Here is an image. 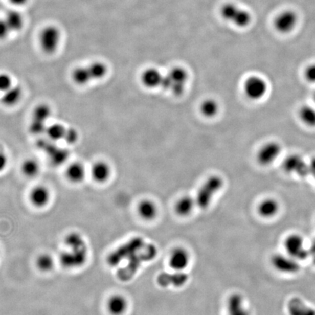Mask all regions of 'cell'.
Wrapping results in <instances>:
<instances>
[{
    "instance_id": "cell-1",
    "label": "cell",
    "mask_w": 315,
    "mask_h": 315,
    "mask_svg": "<svg viewBox=\"0 0 315 315\" xmlns=\"http://www.w3.org/2000/svg\"><path fill=\"white\" fill-rule=\"evenodd\" d=\"M66 250L60 254L59 263L66 269L81 268L88 261V249L85 238L80 233L72 232L65 236Z\"/></svg>"
},
{
    "instance_id": "cell-2",
    "label": "cell",
    "mask_w": 315,
    "mask_h": 315,
    "mask_svg": "<svg viewBox=\"0 0 315 315\" xmlns=\"http://www.w3.org/2000/svg\"><path fill=\"white\" fill-rule=\"evenodd\" d=\"M107 73V65L102 61H95L85 66L75 68L72 73V80L76 85L85 86L92 82L105 78Z\"/></svg>"
},
{
    "instance_id": "cell-3",
    "label": "cell",
    "mask_w": 315,
    "mask_h": 315,
    "mask_svg": "<svg viewBox=\"0 0 315 315\" xmlns=\"http://www.w3.org/2000/svg\"><path fill=\"white\" fill-rule=\"evenodd\" d=\"M157 255V249L153 244H145L140 251L128 259L127 264L118 272V278L122 281L131 280L144 262L152 261Z\"/></svg>"
},
{
    "instance_id": "cell-4",
    "label": "cell",
    "mask_w": 315,
    "mask_h": 315,
    "mask_svg": "<svg viewBox=\"0 0 315 315\" xmlns=\"http://www.w3.org/2000/svg\"><path fill=\"white\" fill-rule=\"evenodd\" d=\"M220 13L222 19L239 28L248 27L252 21L251 13L236 3H227L222 5Z\"/></svg>"
},
{
    "instance_id": "cell-5",
    "label": "cell",
    "mask_w": 315,
    "mask_h": 315,
    "mask_svg": "<svg viewBox=\"0 0 315 315\" xmlns=\"http://www.w3.org/2000/svg\"><path fill=\"white\" fill-rule=\"evenodd\" d=\"M222 186L223 181L219 176L209 177L197 193L195 198L197 206L201 209H207L211 204L213 197L221 189Z\"/></svg>"
},
{
    "instance_id": "cell-6",
    "label": "cell",
    "mask_w": 315,
    "mask_h": 315,
    "mask_svg": "<svg viewBox=\"0 0 315 315\" xmlns=\"http://www.w3.org/2000/svg\"><path fill=\"white\" fill-rule=\"evenodd\" d=\"M188 80V72L184 68L176 66L164 75L162 88L171 91L174 95L181 96L184 92Z\"/></svg>"
},
{
    "instance_id": "cell-7",
    "label": "cell",
    "mask_w": 315,
    "mask_h": 315,
    "mask_svg": "<svg viewBox=\"0 0 315 315\" xmlns=\"http://www.w3.org/2000/svg\"><path fill=\"white\" fill-rule=\"evenodd\" d=\"M145 245L143 238L134 237L118 248L108 258V263L110 266H117L123 260L129 259L133 255Z\"/></svg>"
},
{
    "instance_id": "cell-8",
    "label": "cell",
    "mask_w": 315,
    "mask_h": 315,
    "mask_svg": "<svg viewBox=\"0 0 315 315\" xmlns=\"http://www.w3.org/2000/svg\"><path fill=\"white\" fill-rule=\"evenodd\" d=\"M61 40V31L56 26H47L39 34V46L46 54H54L59 49Z\"/></svg>"
},
{
    "instance_id": "cell-9",
    "label": "cell",
    "mask_w": 315,
    "mask_h": 315,
    "mask_svg": "<svg viewBox=\"0 0 315 315\" xmlns=\"http://www.w3.org/2000/svg\"><path fill=\"white\" fill-rule=\"evenodd\" d=\"M52 110L47 104H40L35 107L32 115L30 123V131L34 135L46 133L48 121L51 117Z\"/></svg>"
},
{
    "instance_id": "cell-10",
    "label": "cell",
    "mask_w": 315,
    "mask_h": 315,
    "mask_svg": "<svg viewBox=\"0 0 315 315\" xmlns=\"http://www.w3.org/2000/svg\"><path fill=\"white\" fill-rule=\"evenodd\" d=\"M285 248L287 255L297 261H303L308 258L309 255V250L304 246V239L298 234H290L284 241Z\"/></svg>"
},
{
    "instance_id": "cell-11",
    "label": "cell",
    "mask_w": 315,
    "mask_h": 315,
    "mask_svg": "<svg viewBox=\"0 0 315 315\" xmlns=\"http://www.w3.org/2000/svg\"><path fill=\"white\" fill-rule=\"evenodd\" d=\"M244 94L253 101L261 100L266 95L268 85L266 80L258 75H252L246 79L244 85Z\"/></svg>"
},
{
    "instance_id": "cell-12",
    "label": "cell",
    "mask_w": 315,
    "mask_h": 315,
    "mask_svg": "<svg viewBox=\"0 0 315 315\" xmlns=\"http://www.w3.org/2000/svg\"><path fill=\"white\" fill-rule=\"evenodd\" d=\"M282 151V147L277 141H270L262 145L257 153V162L262 167H268L277 161Z\"/></svg>"
},
{
    "instance_id": "cell-13",
    "label": "cell",
    "mask_w": 315,
    "mask_h": 315,
    "mask_svg": "<svg viewBox=\"0 0 315 315\" xmlns=\"http://www.w3.org/2000/svg\"><path fill=\"white\" fill-rule=\"evenodd\" d=\"M299 21V16L292 10H285L281 12L274 20V27L279 33L285 35L295 30Z\"/></svg>"
},
{
    "instance_id": "cell-14",
    "label": "cell",
    "mask_w": 315,
    "mask_h": 315,
    "mask_svg": "<svg viewBox=\"0 0 315 315\" xmlns=\"http://www.w3.org/2000/svg\"><path fill=\"white\" fill-rule=\"evenodd\" d=\"M284 171L288 174H296L300 177H306L309 175L308 164L304 161V158L299 154H291L288 155L282 164Z\"/></svg>"
},
{
    "instance_id": "cell-15",
    "label": "cell",
    "mask_w": 315,
    "mask_h": 315,
    "mask_svg": "<svg viewBox=\"0 0 315 315\" xmlns=\"http://www.w3.org/2000/svg\"><path fill=\"white\" fill-rule=\"evenodd\" d=\"M271 263L275 270L282 274L294 275L300 270V265L297 260L288 255H274L271 258Z\"/></svg>"
},
{
    "instance_id": "cell-16",
    "label": "cell",
    "mask_w": 315,
    "mask_h": 315,
    "mask_svg": "<svg viewBox=\"0 0 315 315\" xmlns=\"http://www.w3.org/2000/svg\"><path fill=\"white\" fill-rule=\"evenodd\" d=\"M55 142L48 139L46 141L41 142L40 148L49 155L51 162L56 165H61L66 162L70 153L66 149L59 148L54 144Z\"/></svg>"
},
{
    "instance_id": "cell-17",
    "label": "cell",
    "mask_w": 315,
    "mask_h": 315,
    "mask_svg": "<svg viewBox=\"0 0 315 315\" xmlns=\"http://www.w3.org/2000/svg\"><path fill=\"white\" fill-rule=\"evenodd\" d=\"M189 276L183 272H177L175 273L160 274L157 277V283L162 287H168L172 286L174 287H181L187 283Z\"/></svg>"
},
{
    "instance_id": "cell-18",
    "label": "cell",
    "mask_w": 315,
    "mask_h": 315,
    "mask_svg": "<svg viewBox=\"0 0 315 315\" xmlns=\"http://www.w3.org/2000/svg\"><path fill=\"white\" fill-rule=\"evenodd\" d=\"M51 196V191L46 186H37L31 190L29 198L33 206L42 208L49 205Z\"/></svg>"
},
{
    "instance_id": "cell-19",
    "label": "cell",
    "mask_w": 315,
    "mask_h": 315,
    "mask_svg": "<svg viewBox=\"0 0 315 315\" xmlns=\"http://www.w3.org/2000/svg\"><path fill=\"white\" fill-rule=\"evenodd\" d=\"M190 262L188 252L184 248H177L172 251L169 258V266L176 272H183Z\"/></svg>"
},
{
    "instance_id": "cell-20",
    "label": "cell",
    "mask_w": 315,
    "mask_h": 315,
    "mask_svg": "<svg viewBox=\"0 0 315 315\" xmlns=\"http://www.w3.org/2000/svg\"><path fill=\"white\" fill-rule=\"evenodd\" d=\"M23 97V90L20 86L13 84L10 88L0 94V102L5 107H11L17 105Z\"/></svg>"
},
{
    "instance_id": "cell-21",
    "label": "cell",
    "mask_w": 315,
    "mask_h": 315,
    "mask_svg": "<svg viewBox=\"0 0 315 315\" xmlns=\"http://www.w3.org/2000/svg\"><path fill=\"white\" fill-rule=\"evenodd\" d=\"M227 315H251L241 294H233L227 301Z\"/></svg>"
},
{
    "instance_id": "cell-22",
    "label": "cell",
    "mask_w": 315,
    "mask_h": 315,
    "mask_svg": "<svg viewBox=\"0 0 315 315\" xmlns=\"http://www.w3.org/2000/svg\"><path fill=\"white\" fill-rule=\"evenodd\" d=\"M91 175L96 183H106L111 176L110 166L104 161H98L92 165Z\"/></svg>"
},
{
    "instance_id": "cell-23",
    "label": "cell",
    "mask_w": 315,
    "mask_h": 315,
    "mask_svg": "<svg viewBox=\"0 0 315 315\" xmlns=\"http://www.w3.org/2000/svg\"><path fill=\"white\" fill-rule=\"evenodd\" d=\"M86 177V169L82 163H71L66 169V177L73 184L83 183Z\"/></svg>"
},
{
    "instance_id": "cell-24",
    "label": "cell",
    "mask_w": 315,
    "mask_h": 315,
    "mask_svg": "<svg viewBox=\"0 0 315 315\" xmlns=\"http://www.w3.org/2000/svg\"><path fill=\"white\" fill-rule=\"evenodd\" d=\"M164 75L156 68H150L145 70L141 76L142 83L148 88H156L162 86Z\"/></svg>"
},
{
    "instance_id": "cell-25",
    "label": "cell",
    "mask_w": 315,
    "mask_h": 315,
    "mask_svg": "<svg viewBox=\"0 0 315 315\" xmlns=\"http://www.w3.org/2000/svg\"><path fill=\"white\" fill-rule=\"evenodd\" d=\"M128 301L124 296L116 294L109 298L107 309L111 315H123L127 310Z\"/></svg>"
},
{
    "instance_id": "cell-26",
    "label": "cell",
    "mask_w": 315,
    "mask_h": 315,
    "mask_svg": "<svg viewBox=\"0 0 315 315\" xmlns=\"http://www.w3.org/2000/svg\"><path fill=\"white\" fill-rule=\"evenodd\" d=\"M289 315H315L314 308L306 305L299 298H292L287 304Z\"/></svg>"
},
{
    "instance_id": "cell-27",
    "label": "cell",
    "mask_w": 315,
    "mask_h": 315,
    "mask_svg": "<svg viewBox=\"0 0 315 315\" xmlns=\"http://www.w3.org/2000/svg\"><path fill=\"white\" fill-rule=\"evenodd\" d=\"M280 204L273 198H267L261 201L258 207V212L264 218L275 217L280 211Z\"/></svg>"
},
{
    "instance_id": "cell-28",
    "label": "cell",
    "mask_w": 315,
    "mask_h": 315,
    "mask_svg": "<svg viewBox=\"0 0 315 315\" xmlns=\"http://www.w3.org/2000/svg\"><path fill=\"white\" fill-rule=\"evenodd\" d=\"M10 30L13 32H19L23 29L25 25L23 15L17 10H10L7 12L4 17Z\"/></svg>"
},
{
    "instance_id": "cell-29",
    "label": "cell",
    "mask_w": 315,
    "mask_h": 315,
    "mask_svg": "<svg viewBox=\"0 0 315 315\" xmlns=\"http://www.w3.org/2000/svg\"><path fill=\"white\" fill-rule=\"evenodd\" d=\"M138 211L140 216L145 220H152L157 216L156 205L150 200H144L139 204Z\"/></svg>"
},
{
    "instance_id": "cell-30",
    "label": "cell",
    "mask_w": 315,
    "mask_h": 315,
    "mask_svg": "<svg viewBox=\"0 0 315 315\" xmlns=\"http://www.w3.org/2000/svg\"><path fill=\"white\" fill-rule=\"evenodd\" d=\"M196 205V201L192 197L183 196L179 198L175 205V211L179 216L186 217L191 213L193 207Z\"/></svg>"
},
{
    "instance_id": "cell-31",
    "label": "cell",
    "mask_w": 315,
    "mask_h": 315,
    "mask_svg": "<svg viewBox=\"0 0 315 315\" xmlns=\"http://www.w3.org/2000/svg\"><path fill=\"white\" fill-rule=\"evenodd\" d=\"M68 128L61 123H55L48 126L46 133L51 141H60L64 140Z\"/></svg>"
},
{
    "instance_id": "cell-32",
    "label": "cell",
    "mask_w": 315,
    "mask_h": 315,
    "mask_svg": "<svg viewBox=\"0 0 315 315\" xmlns=\"http://www.w3.org/2000/svg\"><path fill=\"white\" fill-rule=\"evenodd\" d=\"M299 117L301 122L309 128H315V107L313 106H301L299 110Z\"/></svg>"
},
{
    "instance_id": "cell-33",
    "label": "cell",
    "mask_w": 315,
    "mask_h": 315,
    "mask_svg": "<svg viewBox=\"0 0 315 315\" xmlns=\"http://www.w3.org/2000/svg\"><path fill=\"white\" fill-rule=\"evenodd\" d=\"M20 170L25 177L34 178L38 175L40 171V166L35 159H29L22 163Z\"/></svg>"
},
{
    "instance_id": "cell-34",
    "label": "cell",
    "mask_w": 315,
    "mask_h": 315,
    "mask_svg": "<svg viewBox=\"0 0 315 315\" xmlns=\"http://www.w3.org/2000/svg\"><path fill=\"white\" fill-rule=\"evenodd\" d=\"M55 266L54 258L48 253L39 255L36 259V266L42 272L52 271Z\"/></svg>"
},
{
    "instance_id": "cell-35",
    "label": "cell",
    "mask_w": 315,
    "mask_h": 315,
    "mask_svg": "<svg viewBox=\"0 0 315 315\" xmlns=\"http://www.w3.org/2000/svg\"><path fill=\"white\" fill-rule=\"evenodd\" d=\"M200 111L205 117L214 118L218 114L219 104L214 99H206L200 106Z\"/></svg>"
},
{
    "instance_id": "cell-36",
    "label": "cell",
    "mask_w": 315,
    "mask_h": 315,
    "mask_svg": "<svg viewBox=\"0 0 315 315\" xmlns=\"http://www.w3.org/2000/svg\"><path fill=\"white\" fill-rule=\"evenodd\" d=\"M13 85V79L8 73H0V94L8 90Z\"/></svg>"
},
{
    "instance_id": "cell-37",
    "label": "cell",
    "mask_w": 315,
    "mask_h": 315,
    "mask_svg": "<svg viewBox=\"0 0 315 315\" xmlns=\"http://www.w3.org/2000/svg\"><path fill=\"white\" fill-rule=\"evenodd\" d=\"M79 133L76 129L73 128H68L64 141L68 145H74L78 142Z\"/></svg>"
},
{
    "instance_id": "cell-38",
    "label": "cell",
    "mask_w": 315,
    "mask_h": 315,
    "mask_svg": "<svg viewBox=\"0 0 315 315\" xmlns=\"http://www.w3.org/2000/svg\"><path fill=\"white\" fill-rule=\"evenodd\" d=\"M12 33L4 18H0V40L8 38Z\"/></svg>"
},
{
    "instance_id": "cell-39",
    "label": "cell",
    "mask_w": 315,
    "mask_h": 315,
    "mask_svg": "<svg viewBox=\"0 0 315 315\" xmlns=\"http://www.w3.org/2000/svg\"><path fill=\"white\" fill-rule=\"evenodd\" d=\"M304 75L309 83H315V64L308 65L304 70Z\"/></svg>"
},
{
    "instance_id": "cell-40",
    "label": "cell",
    "mask_w": 315,
    "mask_h": 315,
    "mask_svg": "<svg viewBox=\"0 0 315 315\" xmlns=\"http://www.w3.org/2000/svg\"><path fill=\"white\" fill-rule=\"evenodd\" d=\"M8 164V157L3 148L0 147V173L5 170Z\"/></svg>"
},
{
    "instance_id": "cell-41",
    "label": "cell",
    "mask_w": 315,
    "mask_h": 315,
    "mask_svg": "<svg viewBox=\"0 0 315 315\" xmlns=\"http://www.w3.org/2000/svg\"><path fill=\"white\" fill-rule=\"evenodd\" d=\"M308 167H309V175L315 178V157L312 158L310 162L308 163Z\"/></svg>"
},
{
    "instance_id": "cell-42",
    "label": "cell",
    "mask_w": 315,
    "mask_h": 315,
    "mask_svg": "<svg viewBox=\"0 0 315 315\" xmlns=\"http://www.w3.org/2000/svg\"><path fill=\"white\" fill-rule=\"evenodd\" d=\"M9 1L15 6H22V5L27 4L29 0H9Z\"/></svg>"
},
{
    "instance_id": "cell-43",
    "label": "cell",
    "mask_w": 315,
    "mask_h": 315,
    "mask_svg": "<svg viewBox=\"0 0 315 315\" xmlns=\"http://www.w3.org/2000/svg\"><path fill=\"white\" fill-rule=\"evenodd\" d=\"M309 255L310 256H313V255H315V239L313 240L312 243H311L310 248H309Z\"/></svg>"
},
{
    "instance_id": "cell-44",
    "label": "cell",
    "mask_w": 315,
    "mask_h": 315,
    "mask_svg": "<svg viewBox=\"0 0 315 315\" xmlns=\"http://www.w3.org/2000/svg\"><path fill=\"white\" fill-rule=\"evenodd\" d=\"M312 256V258H313V261H314V264H315V255H313Z\"/></svg>"
},
{
    "instance_id": "cell-45",
    "label": "cell",
    "mask_w": 315,
    "mask_h": 315,
    "mask_svg": "<svg viewBox=\"0 0 315 315\" xmlns=\"http://www.w3.org/2000/svg\"><path fill=\"white\" fill-rule=\"evenodd\" d=\"M314 103H315V92H314Z\"/></svg>"
}]
</instances>
